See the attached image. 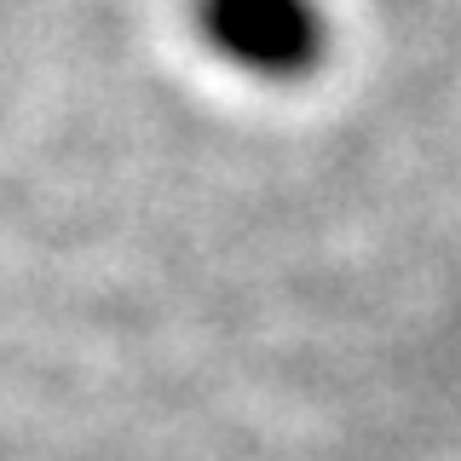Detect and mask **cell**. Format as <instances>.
I'll return each mask as SVG.
<instances>
[{
    "label": "cell",
    "instance_id": "obj_1",
    "mask_svg": "<svg viewBox=\"0 0 461 461\" xmlns=\"http://www.w3.org/2000/svg\"><path fill=\"white\" fill-rule=\"evenodd\" d=\"M202 35L259 81H294L323 58V12L317 0H202Z\"/></svg>",
    "mask_w": 461,
    "mask_h": 461
}]
</instances>
